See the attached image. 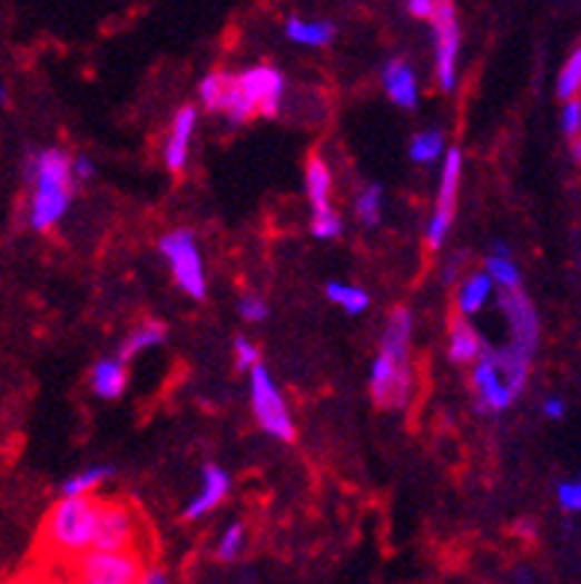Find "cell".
Wrapping results in <instances>:
<instances>
[{
	"label": "cell",
	"instance_id": "1f68e13d",
	"mask_svg": "<svg viewBox=\"0 0 581 584\" xmlns=\"http://www.w3.org/2000/svg\"><path fill=\"white\" fill-rule=\"evenodd\" d=\"M244 543H247V528L244 523H232L226 532H223L220 543H217V558L232 564V561H238V555L244 552Z\"/></svg>",
	"mask_w": 581,
	"mask_h": 584
},
{
	"label": "cell",
	"instance_id": "8d00e7d4",
	"mask_svg": "<svg viewBox=\"0 0 581 584\" xmlns=\"http://www.w3.org/2000/svg\"><path fill=\"white\" fill-rule=\"evenodd\" d=\"M235 363H238V372H249L258 363V347L249 338H235Z\"/></svg>",
	"mask_w": 581,
	"mask_h": 584
},
{
	"label": "cell",
	"instance_id": "44dd1931",
	"mask_svg": "<svg viewBox=\"0 0 581 584\" xmlns=\"http://www.w3.org/2000/svg\"><path fill=\"white\" fill-rule=\"evenodd\" d=\"M167 342V324L164 320H142L140 327L131 329V336L125 338L122 350H119V359L122 363H128V359H134L137 354H142V350H149V347H158Z\"/></svg>",
	"mask_w": 581,
	"mask_h": 584
},
{
	"label": "cell",
	"instance_id": "ac0fdd59",
	"mask_svg": "<svg viewBox=\"0 0 581 584\" xmlns=\"http://www.w3.org/2000/svg\"><path fill=\"white\" fill-rule=\"evenodd\" d=\"M484 350V342L477 336V329L472 324H466V318H451L449 329V356L451 363L469 365L475 363L477 356Z\"/></svg>",
	"mask_w": 581,
	"mask_h": 584
},
{
	"label": "cell",
	"instance_id": "3957f363",
	"mask_svg": "<svg viewBox=\"0 0 581 584\" xmlns=\"http://www.w3.org/2000/svg\"><path fill=\"white\" fill-rule=\"evenodd\" d=\"M71 582H101V584H137L146 570L142 552H107L87 550L62 564Z\"/></svg>",
	"mask_w": 581,
	"mask_h": 584
},
{
	"label": "cell",
	"instance_id": "4316f807",
	"mask_svg": "<svg viewBox=\"0 0 581 584\" xmlns=\"http://www.w3.org/2000/svg\"><path fill=\"white\" fill-rule=\"evenodd\" d=\"M114 466H92V469H83L78 475H71L66 484H62V496H89L92 489H98L107 478H114Z\"/></svg>",
	"mask_w": 581,
	"mask_h": 584
},
{
	"label": "cell",
	"instance_id": "d6a6232c",
	"mask_svg": "<svg viewBox=\"0 0 581 584\" xmlns=\"http://www.w3.org/2000/svg\"><path fill=\"white\" fill-rule=\"evenodd\" d=\"M342 229H344V222L335 208H326V211L312 214V235H315V238L333 240L342 235Z\"/></svg>",
	"mask_w": 581,
	"mask_h": 584
},
{
	"label": "cell",
	"instance_id": "e0dca14e",
	"mask_svg": "<svg viewBox=\"0 0 581 584\" xmlns=\"http://www.w3.org/2000/svg\"><path fill=\"white\" fill-rule=\"evenodd\" d=\"M125 389H128V365L114 356V359H98L96 368H92V392L98 398L116 400L122 398Z\"/></svg>",
	"mask_w": 581,
	"mask_h": 584
},
{
	"label": "cell",
	"instance_id": "6da1fadb",
	"mask_svg": "<svg viewBox=\"0 0 581 584\" xmlns=\"http://www.w3.org/2000/svg\"><path fill=\"white\" fill-rule=\"evenodd\" d=\"M98 498L92 496H62L48 511L39 528V552L53 564H66L80 552L92 546L96 532Z\"/></svg>",
	"mask_w": 581,
	"mask_h": 584
},
{
	"label": "cell",
	"instance_id": "7bdbcfd3",
	"mask_svg": "<svg viewBox=\"0 0 581 584\" xmlns=\"http://www.w3.org/2000/svg\"><path fill=\"white\" fill-rule=\"evenodd\" d=\"M0 584H39V582H33V578H7V582Z\"/></svg>",
	"mask_w": 581,
	"mask_h": 584
},
{
	"label": "cell",
	"instance_id": "52a82bcc",
	"mask_svg": "<svg viewBox=\"0 0 581 584\" xmlns=\"http://www.w3.org/2000/svg\"><path fill=\"white\" fill-rule=\"evenodd\" d=\"M427 21L433 24V42H436V80L445 92H451L457 87L460 57V18L454 0H433Z\"/></svg>",
	"mask_w": 581,
	"mask_h": 584
},
{
	"label": "cell",
	"instance_id": "4dcf8cb0",
	"mask_svg": "<svg viewBox=\"0 0 581 584\" xmlns=\"http://www.w3.org/2000/svg\"><path fill=\"white\" fill-rule=\"evenodd\" d=\"M226 83H229V71H208V75H205L203 83H199V101H203L205 110H211V113L220 110Z\"/></svg>",
	"mask_w": 581,
	"mask_h": 584
},
{
	"label": "cell",
	"instance_id": "5b68a950",
	"mask_svg": "<svg viewBox=\"0 0 581 584\" xmlns=\"http://www.w3.org/2000/svg\"><path fill=\"white\" fill-rule=\"evenodd\" d=\"M89 550L142 552V523L137 511L128 502H116V498L98 502L96 532Z\"/></svg>",
	"mask_w": 581,
	"mask_h": 584
},
{
	"label": "cell",
	"instance_id": "9a60e30c",
	"mask_svg": "<svg viewBox=\"0 0 581 584\" xmlns=\"http://www.w3.org/2000/svg\"><path fill=\"white\" fill-rule=\"evenodd\" d=\"M383 89L386 96L395 101L397 107H415L418 105V80H415L413 66L406 60H388L383 69Z\"/></svg>",
	"mask_w": 581,
	"mask_h": 584
},
{
	"label": "cell",
	"instance_id": "ffe728a7",
	"mask_svg": "<svg viewBox=\"0 0 581 584\" xmlns=\"http://www.w3.org/2000/svg\"><path fill=\"white\" fill-rule=\"evenodd\" d=\"M285 33H288L290 42L306 44V48H324L335 39V24L333 21H324V18H315V21H306V18H288L285 24Z\"/></svg>",
	"mask_w": 581,
	"mask_h": 584
},
{
	"label": "cell",
	"instance_id": "f1b7e54d",
	"mask_svg": "<svg viewBox=\"0 0 581 584\" xmlns=\"http://www.w3.org/2000/svg\"><path fill=\"white\" fill-rule=\"evenodd\" d=\"M356 217L365 226H377L383 217V187L380 185H365L356 196Z\"/></svg>",
	"mask_w": 581,
	"mask_h": 584
},
{
	"label": "cell",
	"instance_id": "277c9868",
	"mask_svg": "<svg viewBox=\"0 0 581 584\" xmlns=\"http://www.w3.org/2000/svg\"><path fill=\"white\" fill-rule=\"evenodd\" d=\"M249 395H253V413H256L262 430L279 443H294L297 427H294L288 404L276 386L274 374L267 372V365L256 363L249 368Z\"/></svg>",
	"mask_w": 581,
	"mask_h": 584
},
{
	"label": "cell",
	"instance_id": "f35d334b",
	"mask_svg": "<svg viewBox=\"0 0 581 584\" xmlns=\"http://www.w3.org/2000/svg\"><path fill=\"white\" fill-rule=\"evenodd\" d=\"M406 12L413 18H422V21H427L433 12V0H406Z\"/></svg>",
	"mask_w": 581,
	"mask_h": 584
},
{
	"label": "cell",
	"instance_id": "ba28073f",
	"mask_svg": "<svg viewBox=\"0 0 581 584\" xmlns=\"http://www.w3.org/2000/svg\"><path fill=\"white\" fill-rule=\"evenodd\" d=\"M371 398L380 409H404L413 398L410 359H395L380 350L371 365Z\"/></svg>",
	"mask_w": 581,
	"mask_h": 584
},
{
	"label": "cell",
	"instance_id": "e575fe53",
	"mask_svg": "<svg viewBox=\"0 0 581 584\" xmlns=\"http://www.w3.org/2000/svg\"><path fill=\"white\" fill-rule=\"evenodd\" d=\"M555 498H558V505H561V511H564V514H579V507H581L579 481H564V484H558Z\"/></svg>",
	"mask_w": 581,
	"mask_h": 584
},
{
	"label": "cell",
	"instance_id": "ee69618b",
	"mask_svg": "<svg viewBox=\"0 0 581 584\" xmlns=\"http://www.w3.org/2000/svg\"><path fill=\"white\" fill-rule=\"evenodd\" d=\"M7 87H3V80H0V105H7Z\"/></svg>",
	"mask_w": 581,
	"mask_h": 584
},
{
	"label": "cell",
	"instance_id": "f546056e",
	"mask_svg": "<svg viewBox=\"0 0 581 584\" xmlns=\"http://www.w3.org/2000/svg\"><path fill=\"white\" fill-rule=\"evenodd\" d=\"M579 89H581V51L575 48V51L567 57L561 75H558L555 92L561 101H570V98H579Z\"/></svg>",
	"mask_w": 581,
	"mask_h": 584
},
{
	"label": "cell",
	"instance_id": "83f0119b",
	"mask_svg": "<svg viewBox=\"0 0 581 584\" xmlns=\"http://www.w3.org/2000/svg\"><path fill=\"white\" fill-rule=\"evenodd\" d=\"M484 267H486V276L493 279V285H502L504 291L522 288L520 267H516V261H513L511 256H493V253H490Z\"/></svg>",
	"mask_w": 581,
	"mask_h": 584
},
{
	"label": "cell",
	"instance_id": "2e32d148",
	"mask_svg": "<svg viewBox=\"0 0 581 584\" xmlns=\"http://www.w3.org/2000/svg\"><path fill=\"white\" fill-rule=\"evenodd\" d=\"M306 196L312 214L333 208V202H329L333 199V172L321 155H308L306 160Z\"/></svg>",
	"mask_w": 581,
	"mask_h": 584
},
{
	"label": "cell",
	"instance_id": "9c48e42d",
	"mask_svg": "<svg viewBox=\"0 0 581 584\" xmlns=\"http://www.w3.org/2000/svg\"><path fill=\"white\" fill-rule=\"evenodd\" d=\"M460 172H463V155H460V149H445V155H442L436 208H433V217L427 222V247L431 249H440L445 244V238H449L451 220H454V211H457Z\"/></svg>",
	"mask_w": 581,
	"mask_h": 584
},
{
	"label": "cell",
	"instance_id": "4fadbf2b",
	"mask_svg": "<svg viewBox=\"0 0 581 584\" xmlns=\"http://www.w3.org/2000/svg\"><path fill=\"white\" fill-rule=\"evenodd\" d=\"M196 107L185 105L178 107L173 122H169V133L167 142H164V160H167L169 172H185L187 158H190V142H194V131H196Z\"/></svg>",
	"mask_w": 581,
	"mask_h": 584
},
{
	"label": "cell",
	"instance_id": "836d02e7",
	"mask_svg": "<svg viewBox=\"0 0 581 584\" xmlns=\"http://www.w3.org/2000/svg\"><path fill=\"white\" fill-rule=\"evenodd\" d=\"M561 128H564L567 140L573 142V155H575V160H579V131H581V101L579 98H570V101H564Z\"/></svg>",
	"mask_w": 581,
	"mask_h": 584
},
{
	"label": "cell",
	"instance_id": "bcb514c9",
	"mask_svg": "<svg viewBox=\"0 0 581 584\" xmlns=\"http://www.w3.org/2000/svg\"><path fill=\"white\" fill-rule=\"evenodd\" d=\"M39 584H57V582H39Z\"/></svg>",
	"mask_w": 581,
	"mask_h": 584
},
{
	"label": "cell",
	"instance_id": "8992f818",
	"mask_svg": "<svg viewBox=\"0 0 581 584\" xmlns=\"http://www.w3.org/2000/svg\"><path fill=\"white\" fill-rule=\"evenodd\" d=\"M160 256L167 258L169 270L176 276L178 288L196 300H203L205 291H208V283H205V265H203V253L196 247L194 231L187 229H173L167 231L158 244Z\"/></svg>",
	"mask_w": 581,
	"mask_h": 584
},
{
	"label": "cell",
	"instance_id": "d4e9b609",
	"mask_svg": "<svg viewBox=\"0 0 581 584\" xmlns=\"http://www.w3.org/2000/svg\"><path fill=\"white\" fill-rule=\"evenodd\" d=\"M326 297L335 303V306H342L347 315H362V311L371 306V297L365 288L360 285H347V283H329L326 285Z\"/></svg>",
	"mask_w": 581,
	"mask_h": 584
},
{
	"label": "cell",
	"instance_id": "8fae6325",
	"mask_svg": "<svg viewBox=\"0 0 581 584\" xmlns=\"http://www.w3.org/2000/svg\"><path fill=\"white\" fill-rule=\"evenodd\" d=\"M502 311L508 315V324H511V347H516L520 354L531 356L538 354L540 345V318L534 303L529 300V294L522 288H513V291H504L502 300H499Z\"/></svg>",
	"mask_w": 581,
	"mask_h": 584
},
{
	"label": "cell",
	"instance_id": "d6986e66",
	"mask_svg": "<svg viewBox=\"0 0 581 584\" xmlns=\"http://www.w3.org/2000/svg\"><path fill=\"white\" fill-rule=\"evenodd\" d=\"M410 338H413V315L406 309H395L383 329L380 350L395 359H410Z\"/></svg>",
	"mask_w": 581,
	"mask_h": 584
},
{
	"label": "cell",
	"instance_id": "7c38bea8",
	"mask_svg": "<svg viewBox=\"0 0 581 584\" xmlns=\"http://www.w3.org/2000/svg\"><path fill=\"white\" fill-rule=\"evenodd\" d=\"M238 80L249 101L256 105V116L274 119L279 113V107L285 101L283 71L274 69V66H249V69L240 71Z\"/></svg>",
	"mask_w": 581,
	"mask_h": 584
},
{
	"label": "cell",
	"instance_id": "f6af8a7d",
	"mask_svg": "<svg viewBox=\"0 0 581 584\" xmlns=\"http://www.w3.org/2000/svg\"><path fill=\"white\" fill-rule=\"evenodd\" d=\"M69 584H101V582H69Z\"/></svg>",
	"mask_w": 581,
	"mask_h": 584
},
{
	"label": "cell",
	"instance_id": "ab89813d",
	"mask_svg": "<svg viewBox=\"0 0 581 584\" xmlns=\"http://www.w3.org/2000/svg\"><path fill=\"white\" fill-rule=\"evenodd\" d=\"M543 413H546V418H552V422H561V418L567 416L564 398H546L543 400Z\"/></svg>",
	"mask_w": 581,
	"mask_h": 584
},
{
	"label": "cell",
	"instance_id": "5bb4252c",
	"mask_svg": "<svg viewBox=\"0 0 581 584\" xmlns=\"http://www.w3.org/2000/svg\"><path fill=\"white\" fill-rule=\"evenodd\" d=\"M229 489H232L229 472L220 469L217 463H208L203 469V487H199V493L190 498V505L185 507V519L194 523V519H203V516L211 514L214 507H220L223 502H226Z\"/></svg>",
	"mask_w": 581,
	"mask_h": 584
},
{
	"label": "cell",
	"instance_id": "7a4b0ae2",
	"mask_svg": "<svg viewBox=\"0 0 581 584\" xmlns=\"http://www.w3.org/2000/svg\"><path fill=\"white\" fill-rule=\"evenodd\" d=\"M27 181L33 185L30 199V226L36 231H51L69 211L75 196L71 158L60 149H45L27 164Z\"/></svg>",
	"mask_w": 581,
	"mask_h": 584
},
{
	"label": "cell",
	"instance_id": "d590c367",
	"mask_svg": "<svg viewBox=\"0 0 581 584\" xmlns=\"http://www.w3.org/2000/svg\"><path fill=\"white\" fill-rule=\"evenodd\" d=\"M238 311L244 320H253V324H258V320H265L267 315H270V306H267V300L256 297V294H247V297H240Z\"/></svg>",
	"mask_w": 581,
	"mask_h": 584
},
{
	"label": "cell",
	"instance_id": "60d3db41",
	"mask_svg": "<svg viewBox=\"0 0 581 584\" xmlns=\"http://www.w3.org/2000/svg\"><path fill=\"white\" fill-rule=\"evenodd\" d=\"M137 584H169L167 570L164 567H146L140 573V578H137Z\"/></svg>",
	"mask_w": 581,
	"mask_h": 584
},
{
	"label": "cell",
	"instance_id": "cb8c5ba5",
	"mask_svg": "<svg viewBox=\"0 0 581 584\" xmlns=\"http://www.w3.org/2000/svg\"><path fill=\"white\" fill-rule=\"evenodd\" d=\"M217 113H223L235 125L249 122V119L256 116V105L249 101V96L244 92V87H240L238 75H229V83H226V92H223L220 110H217Z\"/></svg>",
	"mask_w": 581,
	"mask_h": 584
},
{
	"label": "cell",
	"instance_id": "7402d4cb",
	"mask_svg": "<svg viewBox=\"0 0 581 584\" xmlns=\"http://www.w3.org/2000/svg\"><path fill=\"white\" fill-rule=\"evenodd\" d=\"M495 365H499V372L504 374V380L513 389V395L520 398V392L525 389V383H529V372H531V356L520 354L516 347H504V350H493Z\"/></svg>",
	"mask_w": 581,
	"mask_h": 584
},
{
	"label": "cell",
	"instance_id": "30bf717a",
	"mask_svg": "<svg viewBox=\"0 0 581 584\" xmlns=\"http://www.w3.org/2000/svg\"><path fill=\"white\" fill-rule=\"evenodd\" d=\"M472 392H475L477 409L481 413H504V409L511 407L516 395L504 380V374L499 372V365H495L493 347H486L481 350V356L475 359V368H472Z\"/></svg>",
	"mask_w": 581,
	"mask_h": 584
},
{
	"label": "cell",
	"instance_id": "603a6c76",
	"mask_svg": "<svg viewBox=\"0 0 581 584\" xmlns=\"http://www.w3.org/2000/svg\"><path fill=\"white\" fill-rule=\"evenodd\" d=\"M490 294H493V279L486 274H472L466 283L457 288V311L463 318L475 315V311L484 309Z\"/></svg>",
	"mask_w": 581,
	"mask_h": 584
},
{
	"label": "cell",
	"instance_id": "b9f144b4",
	"mask_svg": "<svg viewBox=\"0 0 581 584\" xmlns=\"http://www.w3.org/2000/svg\"><path fill=\"white\" fill-rule=\"evenodd\" d=\"M493 256H511V247H508V244H502V240H495Z\"/></svg>",
	"mask_w": 581,
	"mask_h": 584
},
{
	"label": "cell",
	"instance_id": "74e56055",
	"mask_svg": "<svg viewBox=\"0 0 581 584\" xmlns=\"http://www.w3.org/2000/svg\"><path fill=\"white\" fill-rule=\"evenodd\" d=\"M71 176L75 181H89V178L96 176V164L87 155H78V158H71Z\"/></svg>",
	"mask_w": 581,
	"mask_h": 584
},
{
	"label": "cell",
	"instance_id": "484cf974",
	"mask_svg": "<svg viewBox=\"0 0 581 584\" xmlns=\"http://www.w3.org/2000/svg\"><path fill=\"white\" fill-rule=\"evenodd\" d=\"M442 155H445V137H442V131L415 133L413 142H410V158L418 167H433Z\"/></svg>",
	"mask_w": 581,
	"mask_h": 584
}]
</instances>
